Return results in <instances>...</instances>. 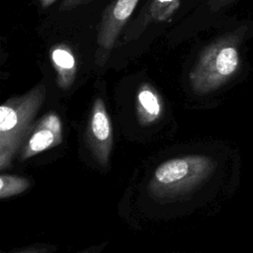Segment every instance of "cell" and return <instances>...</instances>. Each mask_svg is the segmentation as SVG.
I'll return each mask as SVG.
<instances>
[{
  "label": "cell",
  "mask_w": 253,
  "mask_h": 253,
  "mask_svg": "<svg viewBox=\"0 0 253 253\" xmlns=\"http://www.w3.org/2000/svg\"><path fill=\"white\" fill-rule=\"evenodd\" d=\"M46 89L38 84L27 93L6 100L0 107V170L8 169L33 126L44 102Z\"/></svg>",
  "instance_id": "6da1fadb"
},
{
  "label": "cell",
  "mask_w": 253,
  "mask_h": 253,
  "mask_svg": "<svg viewBox=\"0 0 253 253\" xmlns=\"http://www.w3.org/2000/svg\"><path fill=\"white\" fill-rule=\"evenodd\" d=\"M241 32L218 38L201 52L189 74L191 87L196 94L205 95L220 88L237 72Z\"/></svg>",
  "instance_id": "7a4b0ae2"
},
{
  "label": "cell",
  "mask_w": 253,
  "mask_h": 253,
  "mask_svg": "<svg viewBox=\"0 0 253 253\" xmlns=\"http://www.w3.org/2000/svg\"><path fill=\"white\" fill-rule=\"evenodd\" d=\"M215 161L206 155H187L161 163L148 182L149 195L169 200L189 194L213 173Z\"/></svg>",
  "instance_id": "3957f363"
},
{
  "label": "cell",
  "mask_w": 253,
  "mask_h": 253,
  "mask_svg": "<svg viewBox=\"0 0 253 253\" xmlns=\"http://www.w3.org/2000/svg\"><path fill=\"white\" fill-rule=\"evenodd\" d=\"M139 0H112L102 14L97 35V64L103 66Z\"/></svg>",
  "instance_id": "277c9868"
},
{
  "label": "cell",
  "mask_w": 253,
  "mask_h": 253,
  "mask_svg": "<svg viewBox=\"0 0 253 253\" xmlns=\"http://www.w3.org/2000/svg\"><path fill=\"white\" fill-rule=\"evenodd\" d=\"M85 141L93 157L101 166H107L113 146L111 119L100 97L93 102L85 129Z\"/></svg>",
  "instance_id": "5b68a950"
},
{
  "label": "cell",
  "mask_w": 253,
  "mask_h": 253,
  "mask_svg": "<svg viewBox=\"0 0 253 253\" xmlns=\"http://www.w3.org/2000/svg\"><path fill=\"white\" fill-rule=\"evenodd\" d=\"M62 142V123L58 115L49 112L31 128L20 151L21 160L30 159Z\"/></svg>",
  "instance_id": "8992f818"
},
{
  "label": "cell",
  "mask_w": 253,
  "mask_h": 253,
  "mask_svg": "<svg viewBox=\"0 0 253 253\" xmlns=\"http://www.w3.org/2000/svg\"><path fill=\"white\" fill-rule=\"evenodd\" d=\"M49 57L56 73V84L60 89H69L75 80L77 63L71 47L65 43H57L50 47Z\"/></svg>",
  "instance_id": "52a82bcc"
},
{
  "label": "cell",
  "mask_w": 253,
  "mask_h": 253,
  "mask_svg": "<svg viewBox=\"0 0 253 253\" xmlns=\"http://www.w3.org/2000/svg\"><path fill=\"white\" fill-rule=\"evenodd\" d=\"M163 101L157 90L149 83H142L136 94V114L141 126H149L161 118Z\"/></svg>",
  "instance_id": "ba28073f"
},
{
  "label": "cell",
  "mask_w": 253,
  "mask_h": 253,
  "mask_svg": "<svg viewBox=\"0 0 253 253\" xmlns=\"http://www.w3.org/2000/svg\"><path fill=\"white\" fill-rule=\"evenodd\" d=\"M30 186L31 183L27 178L17 175L2 174L0 176V198L4 200L17 196L25 192Z\"/></svg>",
  "instance_id": "9c48e42d"
},
{
  "label": "cell",
  "mask_w": 253,
  "mask_h": 253,
  "mask_svg": "<svg viewBox=\"0 0 253 253\" xmlns=\"http://www.w3.org/2000/svg\"><path fill=\"white\" fill-rule=\"evenodd\" d=\"M180 0H151L149 7V19L154 21H166L177 10Z\"/></svg>",
  "instance_id": "30bf717a"
},
{
  "label": "cell",
  "mask_w": 253,
  "mask_h": 253,
  "mask_svg": "<svg viewBox=\"0 0 253 253\" xmlns=\"http://www.w3.org/2000/svg\"><path fill=\"white\" fill-rule=\"evenodd\" d=\"M93 0H62V2L59 5V11L65 12V11H71L79 6L85 5L87 3H90Z\"/></svg>",
  "instance_id": "8fae6325"
},
{
  "label": "cell",
  "mask_w": 253,
  "mask_h": 253,
  "mask_svg": "<svg viewBox=\"0 0 253 253\" xmlns=\"http://www.w3.org/2000/svg\"><path fill=\"white\" fill-rule=\"evenodd\" d=\"M54 250H56V248L54 246L41 245V246L25 249V250H22V251H18V252H15V253H51Z\"/></svg>",
  "instance_id": "7c38bea8"
},
{
  "label": "cell",
  "mask_w": 253,
  "mask_h": 253,
  "mask_svg": "<svg viewBox=\"0 0 253 253\" xmlns=\"http://www.w3.org/2000/svg\"><path fill=\"white\" fill-rule=\"evenodd\" d=\"M235 0H210L209 8L211 11H218L221 8L229 5L230 3L234 2Z\"/></svg>",
  "instance_id": "4fadbf2b"
},
{
  "label": "cell",
  "mask_w": 253,
  "mask_h": 253,
  "mask_svg": "<svg viewBox=\"0 0 253 253\" xmlns=\"http://www.w3.org/2000/svg\"><path fill=\"white\" fill-rule=\"evenodd\" d=\"M56 0H40V4H41V7L45 9V8H48L49 6H51Z\"/></svg>",
  "instance_id": "5bb4252c"
},
{
  "label": "cell",
  "mask_w": 253,
  "mask_h": 253,
  "mask_svg": "<svg viewBox=\"0 0 253 253\" xmlns=\"http://www.w3.org/2000/svg\"><path fill=\"white\" fill-rule=\"evenodd\" d=\"M80 253H89L88 251H83V252H80Z\"/></svg>",
  "instance_id": "9a60e30c"
}]
</instances>
